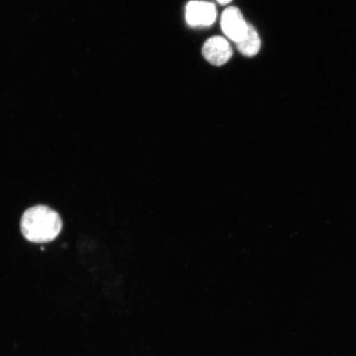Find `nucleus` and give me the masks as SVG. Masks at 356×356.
Masks as SVG:
<instances>
[{"instance_id": "obj_1", "label": "nucleus", "mask_w": 356, "mask_h": 356, "mask_svg": "<svg viewBox=\"0 0 356 356\" xmlns=\"http://www.w3.org/2000/svg\"><path fill=\"white\" fill-rule=\"evenodd\" d=\"M61 218L56 211L47 206H35L28 209L22 216L20 229L29 242L46 243L52 242L62 229Z\"/></svg>"}, {"instance_id": "obj_2", "label": "nucleus", "mask_w": 356, "mask_h": 356, "mask_svg": "<svg viewBox=\"0 0 356 356\" xmlns=\"http://www.w3.org/2000/svg\"><path fill=\"white\" fill-rule=\"evenodd\" d=\"M248 26L246 21L239 8L234 6L227 8L222 12L221 26L222 32L233 42H238L247 33Z\"/></svg>"}, {"instance_id": "obj_3", "label": "nucleus", "mask_w": 356, "mask_h": 356, "mask_svg": "<svg viewBox=\"0 0 356 356\" xmlns=\"http://www.w3.org/2000/svg\"><path fill=\"white\" fill-rule=\"evenodd\" d=\"M216 17V8L212 3L193 0L186 7V19L190 26H211Z\"/></svg>"}, {"instance_id": "obj_4", "label": "nucleus", "mask_w": 356, "mask_h": 356, "mask_svg": "<svg viewBox=\"0 0 356 356\" xmlns=\"http://www.w3.org/2000/svg\"><path fill=\"white\" fill-rule=\"evenodd\" d=\"M202 55L209 63L221 66L233 56L232 47L227 40L221 37L209 38L202 48Z\"/></svg>"}, {"instance_id": "obj_5", "label": "nucleus", "mask_w": 356, "mask_h": 356, "mask_svg": "<svg viewBox=\"0 0 356 356\" xmlns=\"http://www.w3.org/2000/svg\"><path fill=\"white\" fill-rule=\"evenodd\" d=\"M238 50L247 57L255 56L259 52L261 42L257 30L251 24H248L245 37L238 42H236Z\"/></svg>"}, {"instance_id": "obj_6", "label": "nucleus", "mask_w": 356, "mask_h": 356, "mask_svg": "<svg viewBox=\"0 0 356 356\" xmlns=\"http://www.w3.org/2000/svg\"><path fill=\"white\" fill-rule=\"evenodd\" d=\"M217 1L219 2L221 6H225V4L232 2V0H217Z\"/></svg>"}]
</instances>
